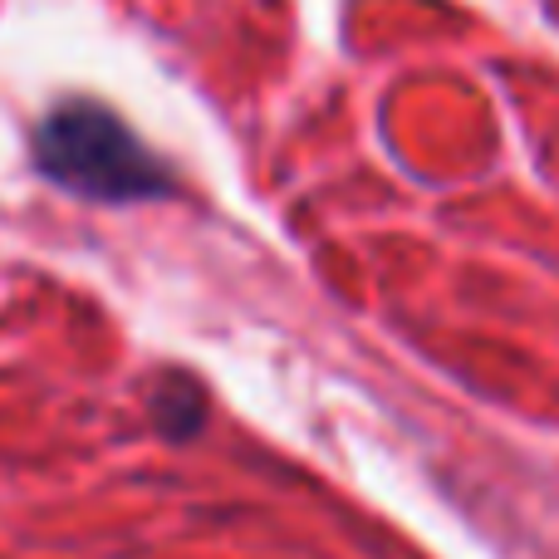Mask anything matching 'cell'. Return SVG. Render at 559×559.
I'll use <instances>...</instances> for the list:
<instances>
[{
  "instance_id": "7a4b0ae2",
  "label": "cell",
  "mask_w": 559,
  "mask_h": 559,
  "mask_svg": "<svg viewBox=\"0 0 559 559\" xmlns=\"http://www.w3.org/2000/svg\"><path fill=\"white\" fill-rule=\"evenodd\" d=\"M147 407H153L157 432L173 437V442H187V437L206 423V397H202V388H197L187 373H163V378H157Z\"/></svg>"
},
{
  "instance_id": "6da1fadb",
  "label": "cell",
  "mask_w": 559,
  "mask_h": 559,
  "mask_svg": "<svg viewBox=\"0 0 559 559\" xmlns=\"http://www.w3.org/2000/svg\"><path fill=\"white\" fill-rule=\"evenodd\" d=\"M35 167L84 202H153L173 192L167 163L98 98H64L39 118Z\"/></svg>"
}]
</instances>
